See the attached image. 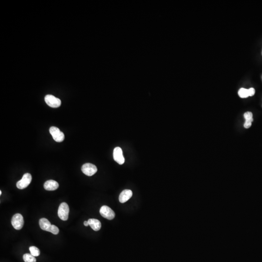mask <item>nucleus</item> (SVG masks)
Wrapping results in <instances>:
<instances>
[{
    "instance_id": "nucleus-10",
    "label": "nucleus",
    "mask_w": 262,
    "mask_h": 262,
    "mask_svg": "<svg viewBox=\"0 0 262 262\" xmlns=\"http://www.w3.org/2000/svg\"><path fill=\"white\" fill-rule=\"evenodd\" d=\"M59 187V184L56 181L52 180H48L44 183V187L45 190L48 191H54L56 190Z\"/></svg>"
},
{
    "instance_id": "nucleus-7",
    "label": "nucleus",
    "mask_w": 262,
    "mask_h": 262,
    "mask_svg": "<svg viewBox=\"0 0 262 262\" xmlns=\"http://www.w3.org/2000/svg\"><path fill=\"white\" fill-rule=\"evenodd\" d=\"M81 169L83 173L89 176H92L97 172L96 166L91 163H86L83 165Z\"/></svg>"
},
{
    "instance_id": "nucleus-3",
    "label": "nucleus",
    "mask_w": 262,
    "mask_h": 262,
    "mask_svg": "<svg viewBox=\"0 0 262 262\" xmlns=\"http://www.w3.org/2000/svg\"><path fill=\"white\" fill-rule=\"evenodd\" d=\"M32 177L30 173H25L21 180L17 182V187L20 189H23L27 187L32 181Z\"/></svg>"
},
{
    "instance_id": "nucleus-1",
    "label": "nucleus",
    "mask_w": 262,
    "mask_h": 262,
    "mask_svg": "<svg viewBox=\"0 0 262 262\" xmlns=\"http://www.w3.org/2000/svg\"><path fill=\"white\" fill-rule=\"evenodd\" d=\"M69 205L66 202H62L60 204L58 208V216L62 221H67L69 218Z\"/></svg>"
},
{
    "instance_id": "nucleus-14",
    "label": "nucleus",
    "mask_w": 262,
    "mask_h": 262,
    "mask_svg": "<svg viewBox=\"0 0 262 262\" xmlns=\"http://www.w3.org/2000/svg\"><path fill=\"white\" fill-rule=\"evenodd\" d=\"M29 250L30 251V254L34 256H38L40 255V250L37 247L35 246H31L30 247Z\"/></svg>"
},
{
    "instance_id": "nucleus-21",
    "label": "nucleus",
    "mask_w": 262,
    "mask_h": 262,
    "mask_svg": "<svg viewBox=\"0 0 262 262\" xmlns=\"http://www.w3.org/2000/svg\"><path fill=\"white\" fill-rule=\"evenodd\" d=\"M2 195V191H0V195Z\"/></svg>"
},
{
    "instance_id": "nucleus-4",
    "label": "nucleus",
    "mask_w": 262,
    "mask_h": 262,
    "mask_svg": "<svg viewBox=\"0 0 262 262\" xmlns=\"http://www.w3.org/2000/svg\"><path fill=\"white\" fill-rule=\"evenodd\" d=\"M50 133L56 142H62L64 140L65 135L62 132L59 128L56 127H51L50 128Z\"/></svg>"
},
{
    "instance_id": "nucleus-8",
    "label": "nucleus",
    "mask_w": 262,
    "mask_h": 262,
    "mask_svg": "<svg viewBox=\"0 0 262 262\" xmlns=\"http://www.w3.org/2000/svg\"><path fill=\"white\" fill-rule=\"evenodd\" d=\"M113 157L114 160L119 165H122L124 163L125 159L123 155L122 150L119 147H117L114 148Z\"/></svg>"
},
{
    "instance_id": "nucleus-12",
    "label": "nucleus",
    "mask_w": 262,
    "mask_h": 262,
    "mask_svg": "<svg viewBox=\"0 0 262 262\" xmlns=\"http://www.w3.org/2000/svg\"><path fill=\"white\" fill-rule=\"evenodd\" d=\"M39 226L41 228L44 230L49 231L50 228L51 226L50 222L45 218H41L39 221Z\"/></svg>"
},
{
    "instance_id": "nucleus-20",
    "label": "nucleus",
    "mask_w": 262,
    "mask_h": 262,
    "mask_svg": "<svg viewBox=\"0 0 262 262\" xmlns=\"http://www.w3.org/2000/svg\"><path fill=\"white\" fill-rule=\"evenodd\" d=\"M84 225L85 226H88L89 225V222L88 221H85L84 223Z\"/></svg>"
},
{
    "instance_id": "nucleus-2",
    "label": "nucleus",
    "mask_w": 262,
    "mask_h": 262,
    "mask_svg": "<svg viewBox=\"0 0 262 262\" xmlns=\"http://www.w3.org/2000/svg\"><path fill=\"white\" fill-rule=\"evenodd\" d=\"M11 223L13 227L16 230H19L22 229L24 225V220H23V216L21 214L19 213L15 214L12 217Z\"/></svg>"
},
{
    "instance_id": "nucleus-18",
    "label": "nucleus",
    "mask_w": 262,
    "mask_h": 262,
    "mask_svg": "<svg viewBox=\"0 0 262 262\" xmlns=\"http://www.w3.org/2000/svg\"><path fill=\"white\" fill-rule=\"evenodd\" d=\"M251 124H252V122L250 121H247V120H246V121L245 122L244 124V126L246 129H248V128H250V127H251Z\"/></svg>"
},
{
    "instance_id": "nucleus-11",
    "label": "nucleus",
    "mask_w": 262,
    "mask_h": 262,
    "mask_svg": "<svg viewBox=\"0 0 262 262\" xmlns=\"http://www.w3.org/2000/svg\"><path fill=\"white\" fill-rule=\"evenodd\" d=\"M88 222L89 225L95 231H98L101 228V223L98 220L94 218H91L89 220Z\"/></svg>"
},
{
    "instance_id": "nucleus-13",
    "label": "nucleus",
    "mask_w": 262,
    "mask_h": 262,
    "mask_svg": "<svg viewBox=\"0 0 262 262\" xmlns=\"http://www.w3.org/2000/svg\"><path fill=\"white\" fill-rule=\"evenodd\" d=\"M23 259L25 262H36V259L31 254L26 253L23 255Z\"/></svg>"
},
{
    "instance_id": "nucleus-15",
    "label": "nucleus",
    "mask_w": 262,
    "mask_h": 262,
    "mask_svg": "<svg viewBox=\"0 0 262 262\" xmlns=\"http://www.w3.org/2000/svg\"><path fill=\"white\" fill-rule=\"evenodd\" d=\"M238 93L239 97L242 98H245L248 97L249 96L248 90L244 89V88L240 89L238 91Z\"/></svg>"
},
{
    "instance_id": "nucleus-5",
    "label": "nucleus",
    "mask_w": 262,
    "mask_h": 262,
    "mask_svg": "<svg viewBox=\"0 0 262 262\" xmlns=\"http://www.w3.org/2000/svg\"><path fill=\"white\" fill-rule=\"evenodd\" d=\"M99 213L103 217L108 220H113L115 216V212L110 208L106 205H104L100 208Z\"/></svg>"
},
{
    "instance_id": "nucleus-17",
    "label": "nucleus",
    "mask_w": 262,
    "mask_h": 262,
    "mask_svg": "<svg viewBox=\"0 0 262 262\" xmlns=\"http://www.w3.org/2000/svg\"><path fill=\"white\" fill-rule=\"evenodd\" d=\"M244 116L245 119H246V120L253 119V115H252V113L250 112H247L245 113L244 115Z\"/></svg>"
},
{
    "instance_id": "nucleus-16",
    "label": "nucleus",
    "mask_w": 262,
    "mask_h": 262,
    "mask_svg": "<svg viewBox=\"0 0 262 262\" xmlns=\"http://www.w3.org/2000/svg\"><path fill=\"white\" fill-rule=\"evenodd\" d=\"M49 231L54 234V235H57L59 233V230L58 227L54 225H51L49 230Z\"/></svg>"
},
{
    "instance_id": "nucleus-19",
    "label": "nucleus",
    "mask_w": 262,
    "mask_h": 262,
    "mask_svg": "<svg viewBox=\"0 0 262 262\" xmlns=\"http://www.w3.org/2000/svg\"><path fill=\"white\" fill-rule=\"evenodd\" d=\"M248 92H249V96H252L255 95V89H253L252 87V88H250V89L248 90Z\"/></svg>"
},
{
    "instance_id": "nucleus-9",
    "label": "nucleus",
    "mask_w": 262,
    "mask_h": 262,
    "mask_svg": "<svg viewBox=\"0 0 262 262\" xmlns=\"http://www.w3.org/2000/svg\"><path fill=\"white\" fill-rule=\"evenodd\" d=\"M133 192L129 189H125L122 191L119 196V201L121 203L126 202L132 196Z\"/></svg>"
},
{
    "instance_id": "nucleus-6",
    "label": "nucleus",
    "mask_w": 262,
    "mask_h": 262,
    "mask_svg": "<svg viewBox=\"0 0 262 262\" xmlns=\"http://www.w3.org/2000/svg\"><path fill=\"white\" fill-rule=\"evenodd\" d=\"M45 101L47 105L52 108H57L61 104V100L53 95H46L45 97Z\"/></svg>"
}]
</instances>
